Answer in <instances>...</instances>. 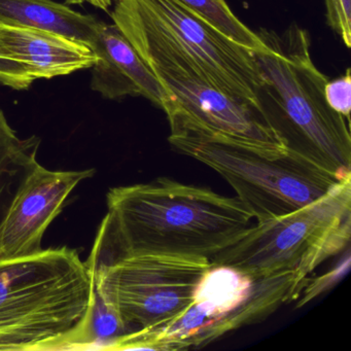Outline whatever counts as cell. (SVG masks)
<instances>
[{"mask_svg": "<svg viewBox=\"0 0 351 351\" xmlns=\"http://www.w3.org/2000/svg\"><path fill=\"white\" fill-rule=\"evenodd\" d=\"M0 57L20 63L36 80L64 77L96 62L91 47L34 28L0 23Z\"/></svg>", "mask_w": 351, "mask_h": 351, "instance_id": "obj_12", "label": "cell"}, {"mask_svg": "<svg viewBox=\"0 0 351 351\" xmlns=\"http://www.w3.org/2000/svg\"><path fill=\"white\" fill-rule=\"evenodd\" d=\"M305 280L297 271L252 277L211 263L184 312L153 330L131 332L125 347L127 350L201 348L233 330L258 324L285 304L295 302Z\"/></svg>", "mask_w": 351, "mask_h": 351, "instance_id": "obj_6", "label": "cell"}, {"mask_svg": "<svg viewBox=\"0 0 351 351\" xmlns=\"http://www.w3.org/2000/svg\"><path fill=\"white\" fill-rule=\"evenodd\" d=\"M266 48L254 52L260 73L258 106L289 153L344 180L351 178L349 121L328 106V80L314 64L307 32L293 24L261 30Z\"/></svg>", "mask_w": 351, "mask_h": 351, "instance_id": "obj_2", "label": "cell"}, {"mask_svg": "<svg viewBox=\"0 0 351 351\" xmlns=\"http://www.w3.org/2000/svg\"><path fill=\"white\" fill-rule=\"evenodd\" d=\"M40 141V139L18 155L0 162V221L26 170L38 161Z\"/></svg>", "mask_w": 351, "mask_h": 351, "instance_id": "obj_15", "label": "cell"}, {"mask_svg": "<svg viewBox=\"0 0 351 351\" xmlns=\"http://www.w3.org/2000/svg\"><path fill=\"white\" fill-rule=\"evenodd\" d=\"M210 267L209 258L147 254L87 268L94 289L131 334L153 330L184 312Z\"/></svg>", "mask_w": 351, "mask_h": 351, "instance_id": "obj_8", "label": "cell"}, {"mask_svg": "<svg viewBox=\"0 0 351 351\" xmlns=\"http://www.w3.org/2000/svg\"><path fill=\"white\" fill-rule=\"evenodd\" d=\"M106 206L87 267L147 254L210 260L254 219L237 197L168 178L112 188Z\"/></svg>", "mask_w": 351, "mask_h": 351, "instance_id": "obj_1", "label": "cell"}, {"mask_svg": "<svg viewBox=\"0 0 351 351\" xmlns=\"http://www.w3.org/2000/svg\"><path fill=\"white\" fill-rule=\"evenodd\" d=\"M92 295V275L75 248L0 261V351L71 349Z\"/></svg>", "mask_w": 351, "mask_h": 351, "instance_id": "obj_3", "label": "cell"}, {"mask_svg": "<svg viewBox=\"0 0 351 351\" xmlns=\"http://www.w3.org/2000/svg\"><path fill=\"white\" fill-rule=\"evenodd\" d=\"M149 67L170 94L162 108L166 116L182 117L261 153L287 152L260 106L228 95L195 71L158 64Z\"/></svg>", "mask_w": 351, "mask_h": 351, "instance_id": "obj_9", "label": "cell"}, {"mask_svg": "<svg viewBox=\"0 0 351 351\" xmlns=\"http://www.w3.org/2000/svg\"><path fill=\"white\" fill-rule=\"evenodd\" d=\"M167 119L171 147L217 172L256 223L298 210L342 182L289 152L268 155L182 117Z\"/></svg>", "mask_w": 351, "mask_h": 351, "instance_id": "obj_4", "label": "cell"}, {"mask_svg": "<svg viewBox=\"0 0 351 351\" xmlns=\"http://www.w3.org/2000/svg\"><path fill=\"white\" fill-rule=\"evenodd\" d=\"M324 96L328 106L349 121L351 110L350 69L335 81H328L324 86Z\"/></svg>", "mask_w": 351, "mask_h": 351, "instance_id": "obj_18", "label": "cell"}, {"mask_svg": "<svg viewBox=\"0 0 351 351\" xmlns=\"http://www.w3.org/2000/svg\"><path fill=\"white\" fill-rule=\"evenodd\" d=\"M349 267H350V254H349L348 247L344 258L334 268L330 269L328 272L324 273L320 276L314 277V278L308 276L306 278L301 293H300L299 298L295 300V302H297L295 309L303 307L318 295L326 293L328 289L335 287L343 278V276H345L346 273L348 272Z\"/></svg>", "mask_w": 351, "mask_h": 351, "instance_id": "obj_16", "label": "cell"}, {"mask_svg": "<svg viewBox=\"0 0 351 351\" xmlns=\"http://www.w3.org/2000/svg\"><path fill=\"white\" fill-rule=\"evenodd\" d=\"M0 23L34 28L91 46L100 21L54 0H0Z\"/></svg>", "mask_w": 351, "mask_h": 351, "instance_id": "obj_13", "label": "cell"}, {"mask_svg": "<svg viewBox=\"0 0 351 351\" xmlns=\"http://www.w3.org/2000/svg\"><path fill=\"white\" fill-rule=\"evenodd\" d=\"M67 5H93L97 9L102 10V11L108 12L110 8L112 7V0H65Z\"/></svg>", "mask_w": 351, "mask_h": 351, "instance_id": "obj_21", "label": "cell"}, {"mask_svg": "<svg viewBox=\"0 0 351 351\" xmlns=\"http://www.w3.org/2000/svg\"><path fill=\"white\" fill-rule=\"evenodd\" d=\"M38 139L36 135L21 138L10 125L5 112L0 108V162L18 155Z\"/></svg>", "mask_w": 351, "mask_h": 351, "instance_id": "obj_19", "label": "cell"}, {"mask_svg": "<svg viewBox=\"0 0 351 351\" xmlns=\"http://www.w3.org/2000/svg\"><path fill=\"white\" fill-rule=\"evenodd\" d=\"M95 173L91 168L51 170L34 162L24 173L0 221V261L42 252L45 234L71 193Z\"/></svg>", "mask_w": 351, "mask_h": 351, "instance_id": "obj_10", "label": "cell"}, {"mask_svg": "<svg viewBox=\"0 0 351 351\" xmlns=\"http://www.w3.org/2000/svg\"><path fill=\"white\" fill-rule=\"evenodd\" d=\"M328 26L351 47V0H324Z\"/></svg>", "mask_w": 351, "mask_h": 351, "instance_id": "obj_17", "label": "cell"}, {"mask_svg": "<svg viewBox=\"0 0 351 351\" xmlns=\"http://www.w3.org/2000/svg\"><path fill=\"white\" fill-rule=\"evenodd\" d=\"M351 178L314 202L275 219L254 223L210 258L252 277L297 271L307 278L324 261L349 247Z\"/></svg>", "mask_w": 351, "mask_h": 351, "instance_id": "obj_7", "label": "cell"}, {"mask_svg": "<svg viewBox=\"0 0 351 351\" xmlns=\"http://www.w3.org/2000/svg\"><path fill=\"white\" fill-rule=\"evenodd\" d=\"M34 80L20 63L0 57V84L14 90H27Z\"/></svg>", "mask_w": 351, "mask_h": 351, "instance_id": "obj_20", "label": "cell"}, {"mask_svg": "<svg viewBox=\"0 0 351 351\" xmlns=\"http://www.w3.org/2000/svg\"><path fill=\"white\" fill-rule=\"evenodd\" d=\"M110 16L137 52L178 55L217 89L260 106L262 82L254 52L226 38L178 0H114Z\"/></svg>", "mask_w": 351, "mask_h": 351, "instance_id": "obj_5", "label": "cell"}, {"mask_svg": "<svg viewBox=\"0 0 351 351\" xmlns=\"http://www.w3.org/2000/svg\"><path fill=\"white\" fill-rule=\"evenodd\" d=\"M96 54L91 88L108 100L143 96L163 108L170 94L114 24L100 22L91 44Z\"/></svg>", "mask_w": 351, "mask_h": 351, "instance_id": "obj_11", "label": "cell"}, {"mask_svg": "<svg viewBox=\"0 0 351 351\" xmlns=\"http://www.w3.org/2000/svg\"><path fill=\"white\" fill-rule=\"evenodd\" d=\"M180 3L239 46L256 52L266 48L261 36L242 23L226 0H178Z\"/></svg>", "mask_w": 351, "mask_h": 351, "instance_id": "obj_14", "label": "cell"}]
</instances>
